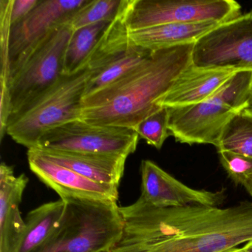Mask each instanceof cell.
Masks as SVG:
<instances>
[{
    "instance_id": "cell-19",
    "label": "cell",
    "mask_w": 252,
    "mask_h": 252,
    "mask_svg": "<svg viewBox=\"0 0 252 252\" xmlns=\"http://www.w3.org/2000/svg\"><path fill=\"white\" fill-rule=\"evenodd\" d=\"M111 22H100L73 31L64 54V75L75 74L87 67L91 53Z\"/></svg>"
},
{
    "instance_id": "cell-9",
    "label": "cell",
    "mask_w": 252,
    "mask_h": 252,
    "mask_svg": "<svg viewBox=\"0 0 252 252\" xmlns=\"http://www.w3.org/2000/svg\"><path fill=\"white\" fill-rule=\"evenodd\" d=\"M191 64L203 68L252 70V12L220 23L196 41Z\"/></svg>"
},
{
    "instance_id": "cell-20",
    "label": "cell",
    "mask_w": 252,
    "mask_h": 252,
    "mask_svg": "<svg viewBox=\"0 0 252 252\" xmlns=\"http://www.w3.org/2000/svg\"><path fill=\"white\" fill-rule=\"evenodd\" d=\"M218 151H228L252 158V108L236 113L220 138Z\"/></svg>"
},
{
    "instance_id": "cell-15",
    "label": "cell",
    "mask_w": 252,
    "mask_h": 252,
    "mask_svg": "<svg viewBox=\"0 0 252 252\" xmlns=\"http://www.w3.org/2000/svg\"><path fill=\"white\" fill-rule=\"evenodd\" d=\"M237 70L203 68L190 64L160 100V107H185L209 99Z\"/></svg>"
},
{
    "instance_id": "cell-28",
    "label": "cell",
    "mask_w": 252,
    "mask_h": 252,
    "mask_svg": "<svg viewBox=\"0 0 252 252\" xmlns=\"http://www.w3.org/2000/svg\"><path fill=\"white\" fill-rule=\"evenodd\" d=\"M243 246L246 248V250L249 251V252H252V241L248 242Z\"/></svg>"
},
{
    "instance_id": "cell-22",
    "label": "cell",
    "mask_w": 252,
    "mask_h": 252,
    "mask_svg": "<svg viewBox=\"0 0 252 252\" xmlns=\"http://www.w3.org/2000/svg\"><path fill=\"white\" fill-rule=\"evenodd\" d=\"M122 0H89L76 11L70 24L73 31L100 22H111L116 17Z\"/></svg>"
},
{
    "instance_id": "cell-17",
    "label": "cell",
    "mask_w": 252,
    "mask_h": 252,
    "mask_svg": "<svg viewBox=\"0 0 252 252\" xmlns=\"http://www.w3.org/2000/svg\"><path fill=\"white\" fill-rule=\"evenodd\" d=\"M220 23L217 22L171 23L150 29L129 32L135 45L151 51L194 43Z\"/></svg>"
},
{
    "instance_id": "cell-7",
    "label": "cell",
    "mask_w": 252,
    "mask_h": 252,
    "mask_svg": "<svg viewBox=\"0 0 252 252\" xmlns=\"http://www.w3.org/2000/svg\"><path fill=\"white\" fill-rule=\"evenodd\" d=\"M153 52L135 45L129 39L122 0L116 17L107 26L87 62L91 74L84 97L116 82Z\"/></svg>"
},
{
    "instance_id": "cell-13",
    "label": "cell",
    "mask_w": 252,
    "mask_h": 252,
    "mask_svg": "<svg viewBox=\"0 0 252 252\" xmlns=\"http://www.w3.org/2000/svg\"><path fill=\"white\" fill-rule=\"evenodd\" d=\"M27 156L31 170L60 197L73 196L94 200H119V188L91 181L45 158L35 149H29Z\"/></svg>"
},
{
    "instance_id": "cell-11",
    "label": "cell",
    "mask_w": 252,
    "mask_h": 252,
    "mask_svg": "<svg viewBox=\"0 0 252 252\" xmlns=\"http://www.w3.org/2000/svg\"><path fill=\"white\" fill-rule=\"evenodd\" d=\"M167 110L169 134L176 141L189 145L212 144L216 147L225 125L237 113L212 98Z\"/></svg>"
},
{
    "instance_id": "cell-12",
    "label": "cell",
    "mask_w": 252,
    "mask_h": 252,
    "mask_svg": "<svg viewBox=\"0 0 252 252\" xmlns=\"http://www.w3.org/2000/svg\"><path fill=\"white\" fill-rule=\"evenodd\" d=\"M141 175L139 198L154 207H184L192 205L219 207L225 199L223 191H211L188 187L150 160L141 162Z\"/></svg>"
},
{
    "instance_id": "cell-29",
    "label": "cell",
    "mask_w": 252,
    "mask_h": 252,
    "mask_svg": "<svg viewBox=\"0 0 252 252\" xmlns=\"http://www.w3.org/2000/svg\"><path fill=\"white\" fill-rule=\"evenodd\" d=\"M251 107H252V95H251Z\"/></svg>"
},
{
    "instance_id": "cell-6",
    "label": "cell",
    "mask_w": 252,
    "mask_h": 252,
    "mask_svg": "<svg viewBox=\"0 0 252 252\" xmlns=\"http://www.w3.org/2000/svg\"><path fill=\"white\" fill-rule=\"evenodd\" d=\"M124 8L129 32L171 23H223L241 16L233 0H124Z\"/></svg>"
},
{
    "instance_id": "cell-10",
    "label": "cell",
    "mask_w": 252,
    "mask_h": 252,
    "mask_svg": "<svg viewBox=\"0 0 252 252\" xmlns=\"http://www.w3.org/2000/svg\"><path fill=\"white\" fill-rule=\"evenodd\" d=\"M89 0H39L30 14L11 26L10 67L30 52L51 32L71 21L76 11Z\"/></svg>"
},
{
    "instance_id": "cell-8",
    "label": "cell",
    "mask_w": 252,
    "mask_h": 252,
    "mask_svg": "<svg viewBox=\"0 0 252 252\" xmlns=\"http://www.w3.org/2000/svg\"><path fill=\"white\" fill-rule=\"evenodd\" d=\"M139 135L132 128L92 125L82 119L42 135L35 149L121 156L135 153Z\"/></svg>"
},
{
    "instance_id": "cell-2",
    "label": "cell",
    "mask_w": 252,
    "mask_h": 252,
    "mask_svg": "<svg viewBox=\"0 0 252 252\" xmlns=\"http://www.w3.org/2000/svg\"><path fill=\"white\" fill-rule=\"evenodd\" d=\"M194 44L153 51L116 82L84 97L81 119L133 129L161 108L158 103L191 64Z\"/></svg>"
},
{
    "instance_id": "cell-27",
    "label": "cell",
    "mask_w": 252,
    "mask_h": 252,
    "mask_svg": "<svg viewBox=\"0 0 252 252\" xmlns=\"http://www.w3.org/2000/svg\"><path fill=\"white\" fill-rule=\"evenodd\" d=\"M224 252H249V251L246 250V248L244 246L242 247H235L232 248V249H228V250L225 251Z\"/></svg>"
},
{
    "instance_id": "cell-16",
    "label": "cell",
    "mask_w": 252,
    "mask_h": 252,
    "mask_svg": "<svg viewBox=\"0 0 252 252\" xmlns=\"http://www.w3.org/2000/svg\"><path fill=\"white\" fill-rule=\"evenodd\" d=\"M35 150L51 161L104 185L119 188L125 172L126 158L121 156L57 150Z\"/></svg>"
},
{
    "instance_id": "cell-18",
    "label": "cell",
    "mask_w": 252,
    "mask_h": 252,
    "mask_svg": "<svg viewBox=\"0 0 252 252\" xmlns=\"http://www.w3.org/2000/svg\"><path fill=\"white\" fill-rule=\"evenodd\" d=\"M64 211L62 199L31 211L25 220L26 228L16 252H34L39 249L60 225Z\"/></svg>"
},
{
    "instance_id": "cell-3",
    "label": "cell",
    "mask_w": 252,
    "mask_h": 252,
    "mask_svg": "<svg viewBox=\"0 0 252 252\" xmlns=\"http://www.w3.org/2000/svg\"><path fill=\"white\" fill-rule=\"evenodd\" d=\"M60 225L34 252H110L123 232L118 201L65 196Z\"/></svg>"
},
{
    "instance_id": "cell-23",
    "label": "cell",
    "mask_w": 252,
    "mask_h": 252,
    "mask_svg": "<svg viewBox=\"0 0 252 252\" xmlns=\"http://www.w3.org/2000/svg\"><path fill=\"white\" fill-rule=\"evenodd\" d=\"M12 0L0 1V46H1V75L0 94L9 95L10 60L9 38L11 32V11Z\"/></svg>"
},
{
    "instance_id": "cell-24",
    "label": "cell",
    "mask_w": 252,
    "mask_h": 252,
    "mask_svg": "<svg viewBox=\"0 0 252 252\" xmlns=\"http://www.w3.org/2000/svg\"><path fill=\"white\" fill-rule=\"evenodd\" d=\"M218 154L228 177L252 197V158L228 151H218Z\"/></svg>"
},
{
    "instance_id": "cell-1",
    "label": "cell",
    "mask_w": 252,
    "mask_h": 252,
    "mask_svg": "<svg viewBox=\"0 0 252 252\" xmlns=\"http://www.w3.org/2000/svg\"><path fill=\"white\" fill-rule=\"evenodd\" d=\"M119 241L110 252H224L252 241V200L226 208L120 206Z\"/></svg>"
},
{
    "instance_id": "cell-14",
    "label": "cell",
    "mask_w": 252,
    "mask_h": 252,
    "mask_svg": "<svg viewBox=\"0 0 252 252\" xmlns=\"http://www.w3.org/2000/svg\"><path fill=\"white\" fill-rule=\"evenodd\" d=\"M26 174L16 175L14 168L0 166V252H16L26 228L20 212L25 189L29 184Z\"/></svg>"
},
{
    "instance_id": "cell-25",
    "label": "cell",
    "mask_w": 252,
    "mask_h": 252,
    "mask_svg": "<svg viewBox=\"0 0 252 252\" xmlns=\"http://www.w3.org/2000/svg\"><path fill=\"white\" fill-rule=\"evenodd\" d=\"M140 138L147 141L158 150L163 147L170 134L168 128V110L161 107L160 110L140 122L133 128Z\"/></svg>"
},
{
    "instance_id": "cell-5",
    "label": "cell",
    "mask_w": 252,
    "mask_h": 252,
    "mask_svg": "<svg viewBox=\"0 0 252 252\" xmlns=\"http://www.w3.org/2000/svg\"><path fill=\"white\" fill-rule=\"evenodd\" d=\"M73 32L70 23L57 28L10 67V117L64 76V54Z\"/></svg>"
},
{
    "instance_id": "cell-21",
    "label": "cell",
    "mask_w": 252,
    "mask_h": 252,
    "mask_svg": "<svg viewBox=\"0 0 252 252\" xmlns=\"http://www.w3.org/2000/svg\"><path fill=\"white\" fill-rule=\"evenodd\" d=\"M252 70L235 72L210 98L239 112L251 107Z\"/></svg>"
},
{
    "instance_id": "cell-4",
    "label": "cell",
    "mask_w": 252,
    "mask_h": 252,
    "mask_svg": "<svg viewBox=\"0 0 252 252\" xmlns=\"http://www.w3.org/2000/svg\"><path fill=\"white\" fill-rule=\"evenodd\" d=\"M90 74L87 66L75 74L64 75L52 88L9 118L5 134L29 150L35 148L46 132L81 119Z\"/></svg>"
},
{
    "instance_id": "cell-26",
    "label": "cell",
    "mask_w": 252,
    "mask_h": 252,
    "mask_svg": "<svg viewBox=\"0 0 252 252\" xmlns=\"http://www.w3.org/2000/svg\"><path fill=\"white\" fill-rule=\"evenodd\" d=\"M39 0H12L11 2V26L17 24L27 17L39 3Z\"/></svg>"
}]
</instances>
